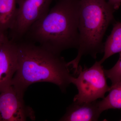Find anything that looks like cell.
Instances as JSON below:
<instances>
[{"label": "cell", "instance_id": "obj_1", "mask_svg": "<svg viewBox=\"0 0 121 121\" xmlns=\"http://www.w3.org/2000/svg\"><path fill=\"white\" fill-rule=\"evenodd\" d=\"M17 68L12 86L22 94L31 84L48 82L65 92L73 78L64 58L31 41H16Z\"/></svg>", "mask_w": 121, "mask_h": 121}, {"label": "cell", "instance_id": "obj_2", "mask_svg": "<svg viewBox=\"0 0 121 121\" xmlns=\"http://www.w3.org/2000/svg\"><path fill=\"white\" fill-rule=\"evenodd\" d=\"M79 0H60L44 16L30 27L26 40L56 54L77 48Z\"/></svg>", "mask_w": 121, "mask_h": 121}, {"label": "cell", "instance_id": "obj_3", "mask_svg": "<svg viewBox=\"0 0 121 121\" xmlns=\"http://www.w3.org/2000/svg\"><path fill=\"white\" fill-rule=\"evenodd\" d=\"M114 9L106 0H79L78 54L67 63L75 74L83 56L89 55L96 59L98 54L104 52L103 39L113 20Z\"/></svg>", "mask_w": 121, "mask_h": 121}, {"label": "cell", "instance_id": "obj_4", "mask_svg": "<svg viewBox=\"0 0 121 121\" xmlns=\"http://www.w3.org/2000/svg\"><path fill=\"white\" fill-rule=\"evenodd\" d=\"M99 61H96L89 68L79 66L78 77L72 79V83L77 87L78 93L73 101L91 102L103 99L110 90L107 82L104 69Z\"/></svg>", "mask_w": 121, "mask_h": 121}, {"label": "cell", "instance_id": "obj_5", "mask_svg": "<svg viewBox=\"0 0 121 121\" xmlns=\"http://www.w3.org/2000/svg\"><path fill=\"white\" fill-rule=\"evenodd\" d=\"M52 0H16L17 13L9 39L15 42L22 39L30 27L48 12Z\"/></svg>", "mask_w": 121, "mask_h": 121}, {"label": "cell", "instance_id": "obj_6", "mask_svg": "<svg viewBox=\"0 0 121 121\" xmlns=\"http://www.w3.org/2000/svg\"><path fill=\"white\" fill-rule=\"evenodd\" d=\"M23 97L12 85L0 91V121L35 120V112L25 104Z\"/></svg>", "mask_w": 121, "mask_h": 121}, {"label": "cell", "instance_id": "obj_7", "mask_svg": "<svg viewBox=\"0 0 121 121\" xmlns=\"http://www.w3.org/2000/svg\"><path fill=\"white\" fill-rule=\"evenodd\" d=\"M17 65L16 44L8 36L0 42V91L12 85Z\"/></svg>", "mask_w": 121, "mask_h": 121}, {"label": "cell", "instance_id": "obj_8", "mask_svg": "<svg viewBox=\"0 0 121 121\" xmlns=\"http://www.w3.org/2000/svg\"><path fill=\"white\" fill-rule=\"evenodd\" d=\"M99 101L91 102L73 101L67 109L61 121H97L102 112Z\"/></svg>", "mask_w": 121, "mask_h": 121}, {"label": "cell", "instance_id": "obj_9", "mask_svg": "<svg viewBox=\"0 0 121 121\" xmlns=\"http://www.w3.org/2000/svg\"><path fill=\"white\" fill-rule=\"evenodd\" d=\"M16 0H0V42L8 37L17 13Z\"/></svg>", "mask_w": 121, "mask_h": 121}, {"label": "cell", "instance_id": "obj_10", "mask_svg": "<svg viewBox=\"0 0 121 121\" xmlns=\"http://www.w3.org/2000/svg\"><path fill=\"white\" fill-rule=\"evenodd\" d=\"M104 56L100 60L102 64L106 60L117 53L121 52V23L114 25L110 35L104 44Z\"/></svg>", "mask_w": 121, "mask_h": 121}, {"label": "cell", "instance_id": "obj_11", "mask_svg": "<svg viewBox=\"0 0 121 121\" xmlns=\"http://www.w3.org/2000/svg\"><path fill=\"white\" fill-rule=\"evenodd\" d=\"M110 87L108 95L99 101L102 112L109 109H121V80Z\"/></svg>", "mask_w": 121, "mask_h": 121}, {"label": "cell", "instance_id": "obj_12", "mask_svg": "<svg viewBox=\"0 0 121 121\" xmlns=\"http://www.w3.org/2000/svg\"><path fill=\"white\" fill-rule=\"evenodd\" d=\"M120 54L119 59L112 68L108 70L104 69L106 77L109 79L112 83L111 86L121 80V52Z\"/></svg>", "mask_w": 121, "mask_h": 121}, {"label": "cell", "instance_id": "obj_13", "mask_svg": "<svg viewBox=\"0 0 121 121\" xmlns=\"http://www.w3.org/2000/svg\"><path fill=\"white\" fill-rule=\"evenodd\" d=\"M108 2L113 6L114 9L119 8L121 3V0H108Z\"/></svg>", "mask_w": 121, "mask_h": 121}]
</instances>
